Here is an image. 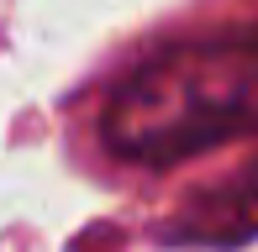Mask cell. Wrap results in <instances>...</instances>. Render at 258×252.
I'll use <instances>...</instances> for the list:
<instances>
[{
    "mask_svg": "<svg viewBox=\"0 0 258 252\" xmlns=\"http://www.w3.org/2000/svg\"><path fill=\"white\" fill-rule=\"evenodd\" d=\"M169 236L184 247H242L248 236H258V163L201 194Z\"/></svg>",
    "mask_w": 258,
    "mask_h": 252,
    "instance_id": "obj_2",
    "label": "cell"
},
{
    "mask_svg": "<svg viewBox=\"0 0 258 252\" xmlns=\"http://www.w3.org/2000/svg\"><path fill=\"white\" fill-rule=\"evenodd\" d=\"M258 132V27L158 48L126 68L100 110V142L121 163L174 168Z\"/></svg>",
    "mask_w": 258,
    "mask_h": 252,
    "instance_id": "obj_1",
    "label": "cell"
}]
</instances>
